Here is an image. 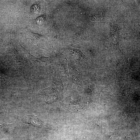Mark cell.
Returning <instances> with one entry per match:
<instances>
[{"label":"cell","mask_w":140,"mask_h":140,"mask_svg":"<svg viewBox=\"0 0 140 140\" xmlns=\"http://www.w3.org/2000/svg\"><path fill=\"white\" fill-rule=\"evenodd\" d=\"M30 58L35 66L41 67L48 65L49 64L48 61L46 58H36L30 55Z\"/></svg>","instance_id":"obj_2"},{"label":"cell","mask_w":140,"mask_h":140,"mask_svg":"<svg viewBox=\"0 0 140 140\" xmlns=\"http://www.w3.org/2000/svg\"><path fill=\"white\" fill-rule=\"evenodd\" d=\"M28 34L29 38L32 43L37 45L38 41L41 38L43 37V36L37 33H34L30 30H29Z\"/></svg>","instance_id":"obj_3"},{"label":"cell","mask_w":140,"mask_h":140,"mask_svg":"<svg viewBox=\"0 0 140 140\" xmlns=\"http://www.w3.org/2000/svg\"><path fill=\"white\" fill-rule=\"evenodd\" d=\"M37 21L40 23H42L45 20L44 17L43 16H40L37 19Z\"/></svg>","instance_id":"obj_5"},{"label":"cell","mask_w":140,"mask_h":140,"mask_svg":"<svg viewBox=\"0 0 140 140\" xmlns=\"http://www.w3.org/2000/svg\"><path fill=\"white\" fill-rule=\"evenodd\" d=\"M21 118L24 123L32 126L38 128H41L42 126V124L37 116L27 115L22 117Z\"/></svg>","instance_id":"obj_1"},{"label":"cell","mask_w":140,"mask_h":140,"mask_svg":"<svg viewBox=\"0 0 140 140\" xmlns=\"http://www.w3.org/2000/svg\"><path fill=\"white\" fill-rule=\"evenodd\" d=\"M8 124L0 122V129H6L8 126Z\"/></svg>","instance_id":"obj_4"}]
</instances>
